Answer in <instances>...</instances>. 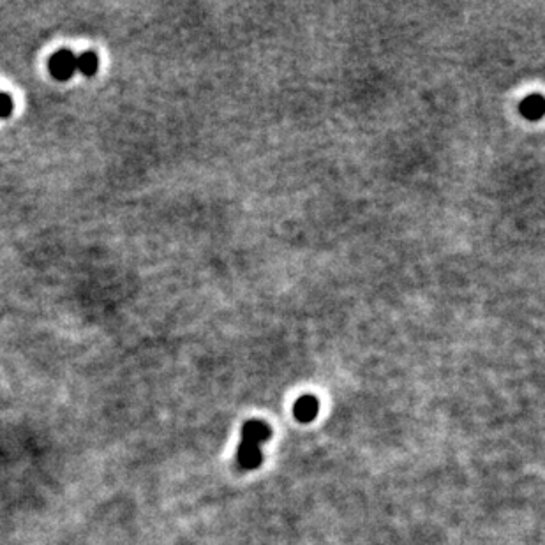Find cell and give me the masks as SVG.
<instances>
[{
  "instance_id": "cell-1",
  "label": "cell",
  "mask_w": 545,
  "mask_h": 545,
  "mask_svg": "<svg viewBox=\"0 0 545 545\" xmlns=\"http://www.w3.org/2000/svg\"><path fill=\"white\" fill-rule=\"evenodd\" d=\"M272 431L262 420H247L242 427V441L238 446V466L242 470H256L262 464L263 455L259 446L269 441Z\"/></svg>"
},
{
  "instance_id": "cell-2",
  "label": "cell",
  "mask_w": 545,
  "mask_h": 545,
  "mask_svg": "<svg viewBox=\"0 0 545 545\" xmlns=\"http://www.w3.org/2000/svg\"><path fill=\"white\" fill-rule=\"evenodd\" d=\"M76 57L78 55L73 54L71 50H59L51 55L50 62H48V69H50L51 76L59 82H66L76 73Z\"/></svg>"
},
{
  "instance_id": "cell-3",
  "label": "cell",
  "mask_w": 545,
  "mask_h": 545,
  "mask_svg": "<svg viewBox=\"0 0 545 545\" xmlns=\"http://www.w3.org/2000/svg\"><path fill=\"white\" fill-rule=\"evenodd\" d=\"M318 410H319V403L314 396H302L293 406L295 418L304 422V424L314 420L316 415H318Z\"/></svg>"
},
{
  "instance_id": "cell-4",
  "label": "cell",
  "mask_w": 545,
  "mask_h": 545,
  "mask_svg": "<svg viewBox=\"0 0 545 545\" xmlns=\"http://www.w3.org/2000/svg\"><path fill=\"white\" fill-rule=\"evenodd\" d=\"M520 114L522 117H526L527 121H538L544 115V99H541L540 94L537 96H529L522 101L520 104Z\"/></svg>"
},
{
  "instance_id": "cell-5",
  "label": "cell",
  "mask_w": 545,
  "mask_h": 545,
  "mask_svg": "<svg viewBox=\"0 0 545 545\" xmlns=\"http://www.w3.org/2000/svg\"><path fill=\"white\" fill-rule=\"evenodd\" d=\"M99 69V57L94 51H85L80 57H76V71L85 76H94Z\"/></svg>"
},
{
  "instance_id": "cell-6",
  "label": "cell",
  "mask_w": 545,
  "mask_h": 545,
  "mask_svg": "<svg viewBox=\"0 0 545 545\" xmlns=\"http://www.w3.org/2000/svg\"><path fill=\"white\" fill-rule=\"evenodd\" d=\"M13 108H15V104H13L11 96L0 92V118L9 117L13 114Z\"/></svg>"
}]
</instances>
